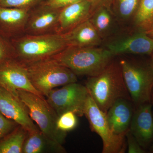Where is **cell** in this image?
I'll return each mask as SVG.
<instances>
[{
  "mask_svg": "<svg viewBox=\"0 0 153 153\" xmlns=\"http://www.w3.org/2000/svg\"><path fill=\"white\" fill-rule=\"evenodd\" d=\"M85 86L96 104L105 114L119 99L131 100L119 62L112 61L100 73L88 76Z\"/></svg>",
  "mask_w": 153,
  "mask_h": 153,
  "instance_id": "6da1fadb",
  "label": "cell"
},
{
  "mask_svg": "<svg viewBox=\"0 0 153 153\" xmlns=\"http://www.w3.org/2000/svg\"><path fill=\"white\" fill-rule=\"evenodd\" d=\"M15 59L23 65L51 58L68 47L63 34H25L11 40Z\"/></svg>",
  "mask_w": 153,
  "mask_h": 153,
  "instance_id": "7a4b0ae2",
  "label": "cell"
},
{
  "mask_svg": "<svg viewBox=\"0 0 153 153\" xmlns=\"http://www.w3.org/2000/svg\"><path fill=\"white\" fill-rule=\"evenodd\" d=\"M113 57L104 47L68 46L52 57L77 76H91L101 72L112 61Z\"/></svg>",
  "mask_w": 153,
  "mask_h": 153,
  "instance_id": "3957f363",
  "label": "cell"
},
{
  "mask_svg": "<svg viewBox=\"0 0 153 153\" xmlns=\"http://www.w3.org/2000/svg\"><path fill=\"white\" fill-rule=\"evenodd\" d=\"M24 65L32 85L43 96L55 88L77 82L74 72L52 57Z\"/></svg>",
  "mask_w": 153,
  "mask_h": 153,
  "instance_id": "277c9868",
  "label": "cell"
},
{
  "mask_svg": "<svg viewBox=\"0 0 153 153\" xmlns=\"http://www.w3.org/2000/svg\"><path fill=\"white\" fill-rule=\"evenodd\" d=\"M19 98L25 105L31 119L44 134L63 145L67 133L59 130L57 122L59 116L44 97L36 94L19 90Z\"/></svg>",
  "mask_w": 153,
  "mask_h": 153,
  "instance_id": "5b68a950",
  "label": "cell"
},
{
  "mask_svg": "<svg viewBox=\"0 0 153 153\" xmlns=\"http://www.w3.org/2000/svg\"><path fill=\"white\" fill-rule=\"evenodd\" d=\"M119 63L131 100L137 106L151 102L153 87V66L152 63L127 59H122Z\"/></svg>",
  "mask_w": 153,
  "mask_h": 153,
  "instance_id": "8992f818",
  "label": "cell"
},
{
  "mask_svg": "<svg viewBox=\"0 0 153 153\" xmlns=\"http://www.w3.org/2000/svg\"><path fill=\"white\" fill-rule=\"evenodd\" d=\"M84 115L92 131L101 138L102 153L125 152L126 135L117 134L113 131L107 119L106 114L98 107L89 94L85 103Z\"/></svg>",
  "mask_w": 153,
  "mask_h": 153,
  "instance_id": "52a82bcc",
  "label": "cell"
},
{
  "mask_svg": "<svg viewBox=\"0 0 153 153\" xmlns=\"http://www.w3.org/2000/svg\"><path fill=\"white\" fill-rule=\"evenodd\" d=\"M88 95L85 85L72 82L51 91L47 96V100L59 117L68 111L82 117Z\"/></svg>",
  "mask_w": 153,
  "mask_h": 153,
  "instance_id": "ba28073f",
  "label": "cell"
},
{
  "mask_svg": "<svg viewBox=\"0 0 153 153\" xmlns=\"http://www.w3.org/2000/svg\"><path fill=\"white\" fill-rule=\"evenodd\" d=\"M105 41L103 47L114 57L124 54L151 55L153 53V39L144 30L119 32Z\"/></svg>",
  "mask_w": 153,
  "mask_h": 153,
  "instance_id": "9c48e42d",
  "label": "cell"
},
{
  "mask_svg": "<svg viewBox=\"0 0 153 153\" xmlns=\"http://www.w3.org/2000/svg\"><path fill=\"white\" fill-rule=\"evenodd\" d=\"M0 87L19 97L17 91L22 90L43 96L30 82L25 65L15 59L0 63Z\"/></svg>",
  "mask_w": 153,
  "mask_h": 153,
  "instance_id": "30bf717a",
  "label": "cell"
},
{
  "mask_svg": "<svg viewBox=\"0 0 153 153\" xmlns=\"http://www.w3.org/2000/svg\"><path fill=\"white\" fill-rule=\"evenodd\" d=\"M61 9L52 7L46 2L41 3L30 10L25 34L43 35L57 33Z\"/></svg>",
  "mask_w": 153,
  "mask_h": 153,
  "instance_id": "8fae6325",
  "label": "cell"
},
{
  "mask_svg": "<svg viewBox=\"0 0 153 153\" xmlns=\"http://www.w3.org/2000/svg\"><path fill=\"white\" fill-rule=\"evenodd\" d=\"M0 112L6 117L13 121L28 132L40 130L31 119L25 105L19 97L15 96L0 87Z\"/></svg>",
  "mask_w": 153,
  "mask_h": 153,
  "instance_id": "7c38bea8",
  "label": "cell"
},
{
  "mask_svg": "<svg viewBox=\"0 0 153 153\" xmlns=\"http://www.w3.org/2000/svg\"><path fill=\"white\" fill-rule=\"evenodd\" d=\"M151 102L140 105L134 112L129 131L146 150L153 144V115Z\"/></svg>",
  "mask_w": 153,
  "mask_h": 153,
  "instance_id": "4fadbf2b",
  "label": "cell"
},
{
  "mask_svg": "<svg viewBox=\"0 0 153 153\" xmlns=\"http://www.w3.org/2000/svg\"><path fill=\"white\" fill-rule=\"evenodd\" d=\"M30 11L0 7V35L11 41L25 34Z\"/></svg>",
  "mask_w": 153,
  "mask_h": 153,
  "instance_id": "5bb4252c",
  "label": "cell"
},
{
  "mask_svg": "<svg viewBox=\"0 0 153 153\" xmlns=\"http://www.w3.org/2000/svg\"><path fill=\"white\" fill-rule=\"evenodd\" d=\"M91 14L92 8L89 0H83L61 9L57 33L65 34L89 19Z\"/></svg>",
  "mask_w": 153,
  "mask_h": 153,
  "instance_id": "9a60e30c",
  "label": "cell"
},
{
  "mask_svg": "<svg viewBox=\"0 0 153 153\" xmlns=\"http://www.w3.org/2000/svg\"><path fill=\"white\" fill-rule=\"evenodd\" d=\"M129 100L119 99L115 102L106 113L110 126L117 134L126 135L129 130L134 113Z\"/></svg>",
  "mask_w": 153,
  "mask_h": 153,
  "instance_id": "2e32d148",
  "label": "cell"
},
{
  "mask_svg": "<svg viewBox=\"0 0 153 153\" xmlns=\"http://www.w3.org/2000/svg\"><path fill=\"white\" fill-rule=\"evenodd\" d=\"M63 35L68 47H98L103 42L89 19Z\"/></svg>",
  "mask_w": 153,
  "mask_h": 153,
  "instance_id": "e0dca14e",
  "label": "cell"
},
{
  "mask_svg": "<svg viewBox=\"0 0 153 153\" xmlns=\"http://www.w3.org/2000/svg\"><path fill=\"white\" fill-rule=\"evenodd\" d=\"M91 22L103 41L120 32V23L111 9L102 7L92 12Z\"/></svg>",
  "mask_w": 153,
  "mask_h": 153,
  "instance_id": "ac0fdd59",
  "label": "cell"
},
{
  "mask_svg": "<svg viewBox=\"0 0 153 153\" xmlns=\"http://www.w3.org/2000/svg\"><path fill=\"white\" fill-rule=\"evenodd\" d=\"M63 145L55 141L41 131L28 132L22 153H65Z\"/></svg>",
  "mask_w": 153,
  "mask_h": 153,
  "instance_id": "d6986e66",
  "label": "cell"
},
{
  "mask_svg": "<svg viewBox=\"0 0 153 153\" xmlns=\"http://www.w3.org/2000/svg\"><path fill=\"white\" fill-rule=\"evenodd\" d=\"M28 132L20 126L0 140V153H22Z\"/></svg>",
  "mask_w": 153,
  "mask_h": 153,
  "instance_id": "ffe728a7",
  "label": "cell"
},
{
  "mask_svg": "<svg viewBox=\"0 0 153 153\" xmlns=\"http://www.w3.org/2000/svg\"><path fill=\"white\" fill-rule=\"evenodd\" d=\"M140 0H113L111 9L120 24L134 19Z\"/></svg>",
  "mask_w": 153,
  "mask_h": 153,
  "instance_id": "44dd1931",
  "label": "cell"
},
{
  "mask_svg": "<svg viewBox=\"0 0 153 153\" xmlns=\"http://www.w3.org/2000/svg\"><path fill=\"white\" fill-rule=\"evenodd\" d=\"M138 29L146 31L153 25V0H140L134 18Z\"/></svg>",
  "mask_w": 153,
  "mask_h": 153,
  "instance_id": "7402d4cb",
  "label": "cell"
},
{
  "mask_svg": "<svg viewBox=\"0 0 153 153\" xmlns=\"http://www.w3.org/2000/svg\"><path fill=\"white\" fill-rule=\"evenodd\" d=\"M77 116L74 112L67 111L58 117L57 122V128L59 130L67 133L76 127L77 125Z\"/></svg>",
  "mask_w": 153,
  "mask_h": 153,
  "instance_id": "603a6c76",
  "label": "cell"
},
{
  "mask_svg": "<svg viewBox=\"0 0 153 153\" xmlns=\"http://www.w3.org/2000/svg\"><path fill=\"white\" fill-rule=\"evenodd\" d=\"M42 0H0V7L32 10L41 4Z\"/></svg>",
  "mask_w": 153,
  "mask_h": 153,
  "instance_id": "cb8c5ba5",
  "label": "cell"
},
{
  "mask_svg": "<svg viewBox=\"0 0 153 153\" xmlns=\"http://www.w3.org/2000/svg\"><path fill=\"white\" fill-rule=\"evenodd\" d=\"M15 52L11 41L0 35V63L15 59Z\"/></svg>",
  "mask_w": 153,
  "mask_h": 153,
  "instance_id": "d4e9b609",
  "label": "cell"
},
{
  "mask_svg": "<svg viewBox=\"0 0 153 153\" xmlns=\"http://www.w3.org/2000/svg\"><path fill=\"white\" fill-rule=\"evenodd\" d=\"M18 126L16 122L6 117L0 112V140L13 131Z\"/></svg>",
  "mask_w": 153,
  "mask_h": 153,
  "instance_id": "484cf974",
  "label": "cell"
},
{
  "mask_svg": "<svg viewBox=\"0 0 153 153\" xmlns=\"http://www.w3.org/2000/svg\"><path fill=\"white\" fill-rule=\"evenodd\" d=\"M128 153H145L146 150L143 149L129 130L126 135Z\"/></svg>",
  "mask_w": 153,
  "mask_h": 153,
  "instance_id": "4316f807",
  "label": "cell"
},
{
  "mask_svg": "<svg viewBox=\"0 0 153 153\" xmlns=\"http://www.w3.org/2000/svg\"><path fill=\"white\" fill-rule=\"evenodd\" d=\"M82 1L83 0H46L45 2L52 7L61 9Z\"/></svg>",
  "mask_w": 153,
  "mask_h": 153,
  "instance_id": "83f0119b",
  "label": "cell"
},
{
  "mask_svg": "<svg viewBox=\"0 0 153 153\" xmlns=\"http://www.w3.org/2000/svg\"><path fill=\"white\" fill-rule=\"evenodd\" d=\"M91 4L92 13L96 9L102 7L111 9L113 0H89Z\"/></svg>",
  "mask_w": 153,
  "mask_h": 153,
  "instance_id": "f1b7e54d",
  "label": "cell"
},
{
  "mask_svg": "<svg viewBox=\"0 0 153 153\" xmlns=\"http://www.w3.org/2000/svg\"><path fill=\"white\" fill-rule=\"evenodd\" d=\"M146 33L148 36L153 39V25L149 29L146 31Z\"/></svg>",
  "mask_w": 153,
  "mask_h": 153,
  "instance_id": "f546056e",
  "label": "cell"
},
{
  "mask_svg": "<svg viewBox=\"0 0 153 153\" xmlns=\"http://www.w3.org/2000/svg\"><path fill=\"white\" fill-rule=\"evenodd\" d=\"M151 103L153 105V87L152 89V93H151Z\"/></svg>",
  "mask_w": 153,
  "mask_h": 153,
  "instance_id": "4dcf8cb0",
  "label": "cell"
},
{
  "mask_svg": "<svg viewBox=\"0 0 153 153\" xmlns=\"http://www.w3.org/2000/svg\"><path fill=\"white\" fill-rule=\"evenodd\" d=\"M151 55V63H152V65L153 66V53Z\"/></svg>",
  "mask_w": 153,
  "mask_h": 153,
  "instance_id": "1f68e13d",
  "label": "cell"
},
{
  "mask_svg": "<svg viewBox=\"0 0 153 153\" xmlns=\"http://www.w3.org/2000/svg\"><path fill=\"white\" fill-rule=\"evenodd\" d=\"M150 148L151 151H152V152H153V145H152V146H151Z\"/></svg>",
  "mask_w": 153,
  "mask_h": 153,
  "instance_id": "d6a6232c",
  "label": "cell"
}]
</instances>
